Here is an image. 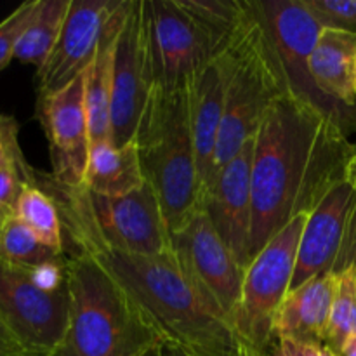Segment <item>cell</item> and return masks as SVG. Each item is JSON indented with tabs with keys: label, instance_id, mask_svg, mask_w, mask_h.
Returning <instances> with one entry per match:
<instances>
[{
	"label": "cell",
	"instance_id": "33",
	"mask_svg": "<svg viewBox=\"0 0 356 356\" xmlns=\"http://www.w3.org/2000/svg\"><path fill=\"white\" fill-rule=\"evenodd\" d=\"M163 356H191L181 348L172 346V344H163Z\"/></svg>",
	"mask_w": 356,
	"mask_h": 356
},
{
	"label": "cell",
	"instance_id": "5",
	"mask_svg": "<svg viewBox=\"0 0 356 356\" xmlns=\"http://www.w3.org/2000/svg\"><path fill=\"white\" fill-rule=\"evenodd\" d=\"M216 54L225 65L226 92L212 181L249 139L256 138L271 104L291 92L257 2L247 0L242 17Z\"/></svg>",
	"mask_w": 356,
	"mask_h": 356
},
{
	"label": "cell",
	"instance_id": "18",
	"mask_svg": "<svg viewBox=\"0 0 356 356\" xmlns=\"http://www.w3.org/2000/svg\"><path fill=\"white\" fill-rule=\"evenodd\" d=\"M339 278V275H323L289 291L275 320V341L294 339L325 344Z\"/></svg>",
	"mask_w": 356,
	"mask_h": 356
},
{
	"label": "cell",
	"instance_id": "35",
	"mask_svg": "<svg viewBox=\"0 0 356 356\" xmlns=\"http://www.w3.org/2000/svg\"><path fill=\"white\" fill-rule=\"evenodd\" d=\"M145 356H163V346H159V348H153L152 351H148Z\"/></svg>",
	"mask_w": 356,
	"mask_h": 356
},
{
	"label": "cell",
	"instance_id": "27",
	"mask_svg": "<svg viewBox=\"0 0 356 356\" xmlns=\"http://www.w3.org/2000/svg\"><path fill=\"white\" fill-rule=\"evenodd\" d=\"M37 3L38 0L23 2L0 23V72L6 70V66L14 59L17 42H19Z\"/></svg>",
	"mask_w": 356,
	"mask_h": 356
},
{
	"label": "cell",
	"instance_id": "24",
	"mask_svg": "<svg viewBox=\"0 0 356 356\" xmlns=\"http://www.w3.org/2000/svg\"><path fill=\"white\" fill-rule=\"evenodd\" d=\"M61 257H65V254L56 252L54 249L42 243L33 235V232H30L16 218L7 221L0 233V263L3 264L30 270L38 264L61 259Z\"/></svg>",
	"mask_w": 356,
	"mask_h": 356
},
{
	"label": "cell",
	"instance_id": "17",
	"mask_svg": "<svg viewBox=\"0 0 356 356\" xmlns=\"http://www.w3.org/2000/svg\"><path fill=\"white\" fill-rule=\"evenodd\" d=\"M225 65L214 52L190 80V120L202 198L211 186L214 176L216 149H218L219 132L225 115Z\"/></svg>",
	"mask_w": 356,
	"mask_h": 356
},
{
	"label": "cell",
	"instance_id": "20",
	"mask_svg": "<svg viewBox=\"0 0 356 356\" xmlns=\"http://www.w3.org/2000/svg\"><path fill=\"white\" fill-rule=\"evenodd\" d=\"M309 73L323 96L356 108V35L323 28L309 58Z\"/></svg>",
	"mask_w": 356,
	"mask_h": 356
},
{
	"label": "cell",
	"instance_id": "30",
	"mask_svg": "<svg viewBox=\"0 0 356 356\" xmlns=\"http://www.w3.org/2000/svg\"><path fill=\"white\" fill-rule=\"evenodd\" d=\"M266 356H337L322 343H306V341L277 339Z\"/></svg>",
	"mask_w": 356,
	"mask_h": 356
},
{
	"label": "cell",
	"instance_id": "6",
	"mask_svg": "<svg viewBox=\"0 0 356 356\" xmlns=\"http://www.w3.org/2000/svg\"><path fill=\"white\" fill-rule=\"evenodd\" d=\"M136 141L146 183L177 232L200 209L202 188L190 120V83L176 90L153 87Z\"/></svg>",
	"mask_w": 356,
	"mask_h": 356
},
{
	"label": "cell",
	"instance_id": "36",
	"mask_svg": "<svg viewBox=\"0 0 356 356\" xmlns=\"http://www.w3.org/2000/svg\"><path fill=\"white\" fill-rule=\"evenodd\" d=\"M0 356H30L23 351H0Z\"/></svg>",
	"mask_w": 356,
	"mask_h": 356
},
{
	"label": "cell",
	"instance_id": "1",
	"mask_svg": "<svg viewBox=\"0 0 356 356\" xmlns=\"http://www.w3.org/2000/svg\"><path fill=\"white\" fill-rule=\"evenodd\" d=\"M355 148L346 127L315 104L291 92L271 104L254 146L252 259L292 219L312 214L346 177Z\"/></svg>",
	"mask_w": 356,
	"mask_h": 356
},
{
	"label": "cell",
	"instance_id": "34",
	"mask_svg": "<svg viewBox=\"0 0 356 356\" xmlns=\"http://www.w3.org/2000/svg\"><path fill=\"white\" fill-rule=\"evenodd\" d=\"M343 356H356V337H353V339L348 343V346L344 348Z\"/></svg>",
	"mask_w": 356,
	"mask_h": 356
},
{
	"label": "cell",
	"instance_id": "9",
	"mask_svg": "<svg viewBox=\"0 0 356 356\" xmlns=\"http://www.w3.org/2000/svg\"><path fill=\"white\" fill-rule=\"evenodd\" d=\"M356 266V190L344 177L308 216L299 242L291 291L323 275Z\"/></svg>",
	"mask_w": 356,
	"mask_h": 356
},
{
	"label": "cell",
	"instance_id": "7",
	"mask_svg": "<svg viewBox=\"0 0 356 356\" xmlns=\"http://www.w3.org/2000/svg\"><path fill=\"white\" fill-rule=\"evenodd\" d=\"M308 214L292 219L250 261L243 275L242 299L233 330L243 351L266 356L275 343V320L291 291L299 242Z\"/></svg>",
	"mask_w": 356,
	"mask_h": 356
},
{
	"label": "cell",
	"instance_id": "31",
	"mask_svg": "<svg viewBox=\"0 0 356 356\" xmlns=\"http://www.w3.org/2000/svg\"><path fill=\"white\" fill-rule=\"evenodd\" d=\"M0 351H23L13 334L9 332L6 325L0 322ZM24 353V351H23Z\"/></svg>",
	"mask_w": 356,
	"mask_h": 356
},
{
	"label": "cell",
	"instance_id": "13",
	"mask_svg": "<svg viewBox=\"0 0 356 356\" xmlns=\"http://www.w3.org/2000/svg\"><path fill=\"white\" fill-rule=\"evenodd\" d=\"M153 87L143 0H129L115 47L111 92V143L115 146H124L136 138Z\"/></svg>",
	"mask_w": 356,
	"mask_h": 356
},
{
	"label": "cell",
	"instance_id": "32",
	"mask_svg": "<svg viewBox=\"0 0 356 356\" xmlns=\"http://www.w3.org/2000/svg\"><path fill=\"white\" fill-rule=\"evenodd\" d=\"M346 177H348V181H350V183L353 184V188L356 190V148H355L353 155H351L350 162H348Z\"/></svg>",
	"mask_w": 356,
	"mask_h": 356
},
{
	"label": "cell",
	"instance_id": "3",
	"mask_svg": "<svg viewBox=\"0 0 356 356\" xmlns=\"http://www.w3.org/2000/svg\"><path fill=\"white\" fill-rule=\"evenodd\" d=\"M68 327L52 356H145L163 339L129 292L82 252L66 254Z\"/></svg>",
	"mask_w": 356,
	"mask_h": 356
},
{
	"label": "cell",
	"instance_id": "8",
	"mask_svg": "<svg viewBox=\"0 0 356 356\" xmlns=\"http://www.w3.org/2000/svg\"><path fill=\"white\" fill-rule=\"evenodd\" d=\"M153 82L165 90L188 86L211 59L216 44L179 0H143Z\"/></svg>",
	"mask_w": 356,
	"mask_h": 356
},
{
	"label": "cell",
	"instance_id": "37",
	"mask_svg": "<svg viewBox=\"0 0 356 356\" xmlns=\"http://www.w3.org/2000/svg\"><path fill=\"white\" fill-rule=\"evenodd\" d=\"M240 356H256V355H250V353H242Z\"/></svg>",
	"mask_w": 356,
	"mask_h": 356
},
{
	"label": "cell",
	"instance_id": "23",
	"mask_svg": "<svg viewBox=\"0 0 356 356\" xmlns=\"http://www.w3.org/2000/svg\"><path fill=\"white\" fill-rule=\"evenodd\" d=\"M14 218L33 232L42 243L54 249L56 252L65 254V232L58 205L51 195L45 193L35 183L23 186Z\"/></svg>",
	"mask_w": 356,
	"mask_h": 356
},
{
	"label": "cell",
	"instance_id": "26",
	"mask_svg": "<svg viewBox=\"0 0 356 356\" xmlns=\"http://www.w3.org/2000/svg\"><path fill=\"white\" fill-rule=\"evenodd\" d=\"M323 28L356 35V0H302Z\"/></svg>",
	"mask_w": 356,
	"mask_h": 356
},
{
	"label": "cell",
	"instance_id": "4",
	"mask_svg": "<svg viewBox=\"0 0 356 356\" xmlns=\"http://www.w3.org/2000/svg\"><path fill=\"white\" fill-rule=\"evenodd\" d=\"M35 184L58 205L70 243L65 254L108 250L129 256H163L174 252L169 222L148 183L124 197H101L83 186H61L49 174L35 170Z\"/></svg>",
	"mask_w": 356,
	"mask_h": 356
},
{
	"label": "cell",
	"instance_id": "11",
	"mask_svg": "<svg viewBox=\"0 0 356 356\" xmlns=\"http://www.w3.org/2000/svg\"><path fill=\"white\" fill-rule=\"evenodd\" d=\"M172 249L212 308L233 327L245 271L218 235L204 209H198L172 233Z\"/></svg>",
	"mask_w": 356,
	"mask_h": 356
},
{
	"label": "cell",
	"instance_id": "16",
	"mask_svg": "<svg viewBox=\"0 0 356 356\" xmlns=\"http://www.w3.org/2000/svg\"><path fill=\"white\" fill-rule=\"evenodd\" d=\"M256 138L249 139L218 172L204 195V209L212 226L243 271L249 268L252 233V162Z\"/></svg>",
	"mask_w": 356,
	"mask_h": 356
},
{
	"label": "cell",
	"instance_id": "15",
	"mask_svg": "<svg viewBox=\"0 0 356 356\" xmlns=\"http://www.w3.org/2000/svg\"><path fill=\"white\" fill-rule=\"evenodd\" d=\"M120 0H72L61 35L37 70L38 97L66 89L87 72Z\"/></svg>",
	"mask_w": 356,
	"mask_h": 356
},
{
	"label": "cell",
	"instance_id": "10",
	"mask_svg": "<svg viewBox=\"0 0 356 356\" xmlns=\"http://www.w3.org/2000/svg\"><path fill=\"white\" fill-rule=\"evenodd\" d=\"M68 289L44 292L26 270L0 263V322L30 356H52L68 327Z\"/></svg>",
	"mask_w": 356,
	"mask_h": 356
},
{
	"label": "cell",
	"instance_id": "25",
	"mask_svg": "<svg viewBox=\"0 0 356 356\" xmlns=\"http://www.w3.org/2000/svg\"><path fill=\"white\" fill-rule=\"evenodd\" d=\"M353 337H356V266L339 278L325 334V346L337 356H343L344 348Z\"/></svg>",
	"mask_w": 356,
	"mask_h": 356
},
{
	"label": "cell",
	"instance_id": "19",
	"mask_svg": "<svg viewBox=\"0 0 356 356\" xmlns=\"http://www.w3.org/2000/svg\"><path fill=\"white\" fill-rule=\"evenodd\" d=\"M129 0H120L108 21L92 63L83 73L86 110L89 118L90 145L111 141V92H113V63L117 38L127 13Z\"/></svg>",
	"mask_w": 356,
	"mask_h": 356
},
{
	"label": "cell",
	"instance_id": "2",
	"mask_svg": "<svg viewBox=\"0 0 356 356\" xmlns=\"http://www.w3.org/2000/svg\"><path fill=\"white\" fill-rule=\"evenodd\" d=\"M82 254L97 261L129 292L165 344L191 356L245 353L233 327L212 308L176 252L129 256L89 250Z\"/></svg>",
	"mask_w": 356,
	"mask_h": 356
},
{
	"label": "cell",
	"instance_id": "14",
	"mask_svg": "<svg viewBox=\"0 0 356 356\" xmlns=\"http://www.w3.org/2000/svg\"><path fill=\"white\" fill-rule=\"evenodd\" d=\"M37 117L51 152L52 170L49 176L61 186L80 188L90 153L83 75L52 96L38 97Z\"/></svg>",
	"mask_w": 356,
	"mask_h": 356
},
{
	"label": "cell",
	"instance_id": "29",
	"mask_svg": "<svg viewBox=\"0 0 356 356\" xmlns=\"http://www.w3.org/2000/svg\"><path fill=\"white\" fill-rule=\"evenodd\" d=\"M30 280L44 292H59L66 289V254L65 257L26 270Z\"/></svg>",
	"mask_w": 356,
	"mask_h": 356
},
{
	"label": "cell",
	"instance_id": "22",
	"mask_svg": "<svg viewBox=\"0 0 356 356\" xmlns=\"http://www.w3.org/2000/svg\"><path fill=\"white\" fill-rule=\"evenodd\" d=\"M72 0H38L19 42H17L14 59L37 66V70L47 61L54 49L63 24L68 16Z\"/></svg>",
	"mask_w": 356,
	"mask_h": 356
},
{
	"label": "cell",
	"instance_id": "12",
	"mask_svg": "<svg viewBox=\"0 0 356 356\" xmlns=\"http://www.w3.org/2000/svg\"><path fill=\"white\" fill-rule=\"evenodd\" d=\"M278 56L291 94L315 104L346 127V106L330 101L316 89L309 73V58L323 26L302 0H263L257 2Z\"/></svg>",
	"mask_w": 356,
	"mask_h": 356
},
{
	"label": "cell",
	"instance_id": "28",
	"mask_svg": "<svg viewBox=\"0 0 356 356\" xmlns=\"http://www.w3.org/2000/svg\"><path fill=\"white\" fill-rule=\"evenodd\" d=\"M28 165L19 146V124L9 115H0V165Z\"/></svg>",
	"mask_w": 356,
	"mask_h": 356
},
{
	"label": "cell",
	"instance_id": "21",
	"mask_svg": "<svg viewBox=\"0 0 356 356\" xmlns=\"http://www.w3.org/2000/svg\"><path fill=\"white\" fill-rule=\"evenodd\" d=\"M146 184L136 138L124 146L111 141L90 145L89 163L82 186L101 197H124Z\"/></svg>",
	"mask_w": 356,
	"mask_h": 356
}]
</instances>
